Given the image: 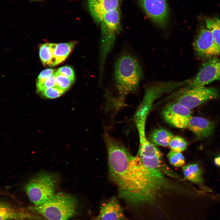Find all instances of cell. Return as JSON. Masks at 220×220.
I'll return each instance as SVG.
<instances>
[{"label":"cell","mask_w":220,"mask_h":220,"mask_svg":"<svg viewBox=\"0 0 220 220\" xmlns=\"http://www.w3.org/2000/svg\"><path fill=\"white\" fill-rule=\"evenodd\" d=\"M99 220H125L123 210L118 199L113 197L101 207Z\"/></svg>","instance_id":"cell-16"},{"label":"cell","mask_w":220,"mask_h":220,"mask_svg":"<svg viewBox=\"0 0 220 220\" xmlns=\"http://www.w3.org/2000/svg\"><path fill=\"white\" fill-rule=\"evenodd\" d=\"M119 9L105 13L100 22L101 32V52L102 60L111 49L116 33L120 28Z\"/></svg>","instance_id":"cell-6"},{"label":"cell","mask_w":220,"mask_h":220,"mask_svg":"<svg viewBox=\"0 0 220 220\" xmlns=\"http://www.w3.org/2000/svg\"><path fill=\"white\" fill-rule=\"evenodd\" d=\"M43 95L50 98H55L61 95L64 92L57 87L55 86L46 88L42 91Z\"/></svg>","instance_id":"cell-26"},{"label":"cell","mask_w":220,"mask_h":220,"mask_svg":"<svg viewBox=\"0 0 220 220\" xmlns=\"http://www.w3.org/2000/svg\"><path fill=\"white\" fill-rule=\"evenodd\" d=\"M142 75L141 66L134 56L126 54L118 59L115 66V79L121 95L124 96L136 91Z\"/></svg>","instance_id":"cell-3"},{"label":"cell","mask_w":220,"mask_h":220,"mask_svg":"<svg viewBox=\"0 0 220 220\" xmlns=\"http://www.w3.org/2000/svg\"><path fill=\"white\" fill-rule=\"evenodd\" d=\"M187 127L196 135L198 139H201L210 137L215 127L212 121L199 116L192 117Z\"/></svg>","instance_id":"cell-15"},{"label":"cell","mask_w":220,"mask_h":220,"mask_svg":"<svg viewBox=\"0 0 220 220\" xmlns=\"http://www.w3.org/2000/svg\"><path fill=\"white\" fill-rule=\"evenodd\" d=\"M56 71L52 69H46L41 72L38 75L36 81V84L42 82L48 77L52 75Z\"/></svg>","instance_id":"cell-29"},{"label":"cell","mask_w":220,"mask_h":220,"mask_svg":"<svg viewBox=\"0 0 220 220\" xmlns=\"http://www.w3.org/2000/svg\"><path fill=\"white\" fill-rule=\"evenodd\" d=\"M139 138V146L137 154L139 157L152 158L162 157L160 150L147 139L145 132V123H138L135 124Z\"/></svg>","instance_id":"cell-13"},{"label":"cell","mask_w":220,"mask_h":220,"mask_svg":"<svg viewBox=\"0 0 220 220\" xmlns=\"http://www.w3.org/2000/svg\"><path fill=\"white\" fill-rule=\"evenodd\" d=\"M193 46L196 54L201 58H210L220 55V48L215 43L204 21L200 25Z\"/></svg>","instance_id":"cell-8"},{"label":"cell","mask_w":220,"mask_h":220,"mask_svg":"<svg viewBox=\"0 0 220 220\" xmlns=\"http://www.w3.org/2000/svg\"><path fill=\"white\" fill-rule=\"evenodd\" d=\"M111 178L117 185L119 197L133 207L154 204L164 194L179 188L159 171L146 167L138 155L127 149Z\"/></svg>","instance_id":"cell-1"},{"label":"cell","mask_w":220,"mask_h":220,"mask_svg":"<svg viewBox=\"0 0 220 220\" xmlns=\"http://www.w3.org/2000/svg\"><path fill=\"white\" fill-rule=\"evenodd\" d=\"M47 220L43 217L31 212L15 209L7 203L1 202L0 220Z\"/></svg>","instance_id":"cell-12"},{"label":"cell","mask_w":220,"mask_h":220,"mask_svg":"<svg viewBox=\"0 0 220 220\" xmlns=\"http://www.w3.org/2000/svg\"><path fill=\"white\" fill-rule=\"evenodd\" d=\"M214 163L216 166L220 167V153L215 158Z\"/></svg>","instance_id":"cell-30"},{"label":"cell","mask_w":220,"mask_h":220,"mask_svg":"<svg viewBox=\"0 0 220 220\" xmlns=\"http://www.w3.org/2000/svg\"><path fill=\"white\" fill-rule=\"evenodd\" d=\"M57 44L46 43L41 45L39 48V56L44 65H49L53 56L54 50Z\"/></svg>","instance_id":"cell-22"},{"label":"cell","mask_w":220,"mask_h":220,"mask_svg":"<svg viewBox=\"0 0 220 220\" xmlns=\"http://www.w3.org/2000/svg\"><path fill=\"white\" fill-rule=\"evenodd\" d=\"M182 171L186 179L199 185H203V171L199 164L194 163L187 164L183 167Z\"/></svg>","instance_id":"cell-19"},{"label":"cell","mask_w":220,"mask_h":220,"mask_svg":"<svg viewBox=\"0 0 220 220\" xmlns=\"http://www.w3.org/2000/svg\"><path fill=\"white\" fill-rule=\"evenodd\" d=\"M220 80V58H212L204 63L194 78L189 83L188 88L204 86Z\"/></svg>","instance_id":"cell-11"},{"label":"cell","mask_w":220,"mask_h":220,"mask_svg":"<svg viewBox=\"0 0 220 220\" xmlns=\"http://www.w3.org/2000/svg\"><path fill=\"white\" fill-rule=\"evenodd\" d=\"M174 136L169 130L159 128L154 130L149 134L148 139L155 146L167 147Z\"/></svg>","instance_id":"cell-20"},{"label":"cell","mask_w":220,"mask_h":220,"mask_svg":"<svg viewBox=\"0 0 220 220\" xmlns=\"http://www.w3.org/2000/svg\"><path fill=\"white\" fill-rule=\"evenodd\" d=\"M58 182L56 175L41 172L27 182L24 190L30 200L34 205H37L46 202L55 193Z\"/></svg>","instance_id":"cell-4"},{"label":"cell","mask_w":220,"mask_h":220,"mask_svg":"<svg viewBox=\"0 0 220 220\" xmlns=\"http://www.w3.org/2000/svg\"><path fill=\"white\" fill-rule=\"evenodd\" d=\"M89 10L93 18L100 23L103 15L119 9L121 0H87Z\"/></svg>","instance_id":"cell-14"},{"label":"cell","mask_w":220,"mask_h":220,"mask_svg":"<svg viewBox=\"0 0 220 220\" xmlns=\"http://www.w3.org/2000/svg\"><path fill=\"white\" fill-rule=\"evenodd\" d=\"M142 163L146 167L159 171L169 177L179 179L178 176L166 163L162 157L147 158L139 157Z\"/></svg>","instance_id":"cell-17"},{"label":"cell","mask_w":220,"mask_h":220,"mask_svg":"<svg viewBox=\"0 0 220 220\" xmlns=\"http://www.w3.org/2000/svg\"></svg>","instance_id":"cell-32"},{"label":"cell","mask_w":220,"mask_h":220,"mask_svg":"<svg viewBox=\"0 0 220 220\" xmlns=\"http://www.w3.org/2000/svg\"><path fill=\"white\" fill-rule=\"evenodd\" d=\"M188 145V141L183 138L174 135L170 142L169 146L171 150L181 152L186 149Z\"/></svg>","instance_id":"cell-23"},{"label":"cell","mask_w":220,"mask_h":220,"mask_svg":"<svg viewBox=\"0 0 220 220\" xmlns=\"http://www.w3.org/2000/svg\"><path fill=\"white\" fill-rule=\"evenodd\" d=\"M99 220L97 218V219H96V220Z\"/></svg>","instance_id":"cell-31"},{"label":"cell","mask_w":220,"mask_h":220,"mask_svg":"<svg viewBox=\"0 0 220 220\" xmlns=\"http://www.w3.org/2000/svg\"><path fill=\"white\" fill-rule=\"evenodd\" d=\"M55 77V86L63 91L64 92L71 86L74 81L57 72H54Z\"/></svg>","instance_id":"cell-24"},{"label":"cell","mask_w":220,"mask_h":220,"mask_svg":"<svg viewBox=\"0 0 220 220\" xmlns=\"http://www.w3.org/2000/svg\"><path fill=\"white\" fill-rule=\"evenodd\" d=\"M55 86V77L54 73L42 82L36 84L37 90L38 92H41L46 88L54 87Z\"/></svg>","instance_id":"cell-27"},{"label":"cell","mask_w":220,"mask_h":220,"mask_svg":"<svg viewBox=\"0 0 220 220\" xmlns=\"http://www.w3.org/2000/svg\"><path fill=\"white\" fill-rule=\"evenodd\" d=\"M58 73L64 75L74 81L75 74L73 69L69 66H64L59 68L56 71Z\"/></svg>","instance_id":"cell-28"},{"label":"cell","mask_w":220,"mask_h":220,"mask_svg":"<svg viewBox=\"0 0 220 220\" xmlns=\"http://www.w3.org/2000/svg\"><path fill=\"white\" fill-rule=\"evenodd\" d=\"M167 157L170 163L175 167H181L185 163V159L181 152L171 150L168 153Z\"/></svg>","instance_id":"cell-25"},{"label":"cell","mask_w":220,"mask_h":220,"mask_svg":"<svg viewBox=\"0 0 220 220\" xmlns=\"http://www.w3.org/2000/svg\"><path fill=\"white\" fill-rule=\"evenodd\" d=\"M162 114L167 123L180 129L187 127L192 117L190 109L176 101L167 104L163 109Z\"/></svg>","instance_id":"cell-10"},{"label":"cell","mask_w":220,"mask_h":220,"mask_svg":"<svg viewBox=\"0 0 220 220\" xmlns=\"http://www.w3.org/2000/svg\"><path fill=\"white\" fill-rule=\"evenodd\" d=\"M77 206L75 197L58 193L42 204L30 206L28 209L47 220H67L75 215Z\"/></svg>","instance_id":"cell-2"},{"label":"cell","mask_w":220,"mask_h":220,"mask_svg":"<svg viewBox=\"0 0 220 220\" xmlns=\"http://www.w3.org/2000/svg\"><path fill=\"white\" fill-rule=\"evenodd\" d=\"M189 80L181 82L168 81L155 83L146 89L142 100L135 114L134 117L147 119L154 101L164 93L187 84Z\"/></svg>","instance_id":"cell-5"},{"label":"cell","mask_w":220,"mask_h":220,"mask_svg":"<svg viewBox=\"0 0 220 220\" xmlns=\"http://www.w3.org/2000/svg\"><path fill=\"white\" fill-rule=\"evenodd\" d=\"M203 20L215 43L220 48V18L217 16L206 17Z\"/></svg>","instance_id":"cell-21"},{"label":"cell","mask_w":220,"mask_h":220,"mask_svg":"<svg viewBox=\"0 0 220 220\" xmlns=\"http://www.w3.org/2000/svg\"><path fill=\"white\" fill-rule=\"evenodd\" d=\"M218 95V90L215 88L198 86L184 90L177 97L176 101L191 109Z\"/></svg>","instance_id":"cell-7"},{"label":"cell","mask_w":220,"mask_h":220,"mask_svg":"<svg viewBox=\"0 0 220 220\" xmlns=\"http://www.w3.org/2000/svg\"><path fill=\"white\" fill-rule=\"evenodd\" d=\"M76 43L77 42L74 41L57 44L49 66H55L63 61L70 54Z\"/></svg>","instance_id":"cell-18"},{"label":"cell","mask_w":220,"mask_h":220,"mask_svg":"<svg viewBox=\"0 0 220 220\" xmlns=\"http://www.w3.org/2000/svg\"><path fill=\"white\" fill-rule=\"evenodd\" d=\"M147 16L157 26L165 28L168 20L169 12L166 0H138Z\"/></svg>","instance_id":"cell-9"}]
</instances>
